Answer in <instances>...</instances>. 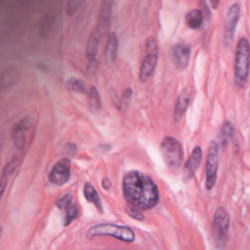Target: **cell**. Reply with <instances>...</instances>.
I'll return each instance as SVG.
<instances>
[{"mask_svg":"<svg viewBox=\"0 0 250 250\" xmlns=\"http://www.w3.org/2000/svg\"><path fill=\"white\" fill-rule=\"evenodd\" d=\"M123 193L127 202L140 210L154 207L159 198L156 185L140 171H130L124 175Z\"/></svg>","mask_w":250,"mask_h":250,"instance_id":"cell-1","label":"cell"},{"mask_svg":"<svg viewBox=\"0 0 250 250\" xmlns=\"http://www.w3.org/2000/svg\"><path fill=\"white\" fill-rule=\"evenodd\" d=\"M250 72V42L241 37L236 45L234 60V84L238 89L244 88Z\"/></svg>","mask_w":250,"mask_h":250,"instance_id":"cell-2","label":"cell"},{"mask_svg":"<svg viewBox=\"0 0 250 250\" xmlns=\"http://www.w3.org/2000/svg\"><path fill=\"white\" fill-rule=\"evenodd\" d=\"M229 231V216L227 210L220 206L214 214L212 223V237L217 248H224L228 241Z\"/></svg>","mask_w":250,"mask_h":250,"instance_id":"cell-3","label":"cell"},{"mask_svg":"<svg viewBox=\"0 0 250 250\" xmlns=\"http://www.w3.org/2000/svg\"><path fill=\"white\" fill-rule=\"evenodd\" d=\"M97 235H110L125 242H133L135 239V233L132 229L112 224L96 225L92 227L87 232L88 237H93Z\"/></svg>","mask_w":250,"mask_h":250,"instance_id":"cell-4","label":"cell"},{"mask_svg":"<svg viewBox=\"0 0 250 250\" xmlns=\"http://www.w3.org/2000/svg\"><path fill=\"white\" fill-rule=\"evenodd\" d=\"M160 148L167 165L171 169L179 168L184 156L180 142L173 137L167 136L162 140Z\"/></svg>","mask_w":250,"mask_h":250,"instance_id":"cell-5","label":"cell"},{"mask_svg":"<svg viewBox=\"0 0 250 250\" xmlns=\"http://www.w3.org/2000/svg\"><path fill=\"white\" fill-rule=\"evenodd\" d=\"M219 167V145L213 141L211 142L206 160V188L211 190L217 180V172Z\"/></svg>","mask_w":250,"mask_h":250,"instance_id":"cell-6","label":"cell"},{"mask_svg":"<svg viewBox=\"0 0 250 250\" xmlns=\"http://www.w3.org/2000/svg\"><path fill=\"white\" fill-rule=\"evenodd\" d=\"M240 17V6L238 3H233L228 10L225 25H224V44L229 47L234 37L235 29Z\"/></svg>","mask_w":250,"mask_h":250,"instance_id":"cell-7","label":"cell"},{"mask_svg":"<svg viewBox=\"0 0 250 250\" xmlns=\"http://www.w3.org/2000/svg\"><path fill=\"white\" fill-rule=\"evenodd\" d=\"M70 177V161L67 158L59 160L52 168L49 174V181L52 184L62 186L65 184Z\"/></svg>","mask_w":250,"mask_h":250,"instance_id":"cell-8","label":"cell"},{"mask_svg":"<svg viewBox=\"0 0 250 250\" xmlns=\"http://www.w3.org/2000/svg\"><path fill=\"white\" fill-rule=\"evenodd\" d=\"M171 58L175 66L180 70H184L188 65L190 58V47L182 43L175 44L171 48Z\"/></svg>","mask_w":250,"mask_h":250,"instance_id":"cell-9","label":"cell"},{"mask_svg":"<svg viewBox=\"0 0 250 250\" xmlns=\"http://www.w3.org/2000/svg\"><path fill=\"white\" fill-rule=\"evenodd\" d=\"M112 5H113V0H103L102 2L100 13H99V19H98V27H97L101 36H104L109 30L111 14H112Z\"/></svg>","mask_w":250,"mask_h":250,"instance_id":"cell-10","label":"cell"},{"mask_svg":"<svg viewBox=\"0 0 250 250\" xmlns=\"http://www.w3.org/2000/svg\"><path fill=\"white\" fill-rule=\"evenodd\" d=\"M57 206L59 209L64 211V225H69L73 220H75L78 216V211L76 205L73 203L72 194L66 193L62 196L57 201Z\"/></svg>","mask_w":250,"mask_h":250,"instance_id":"cell-11","label":"cell"},{"mask_svg":"<svg viewBox=\"0 0 250 250\" xmlns=\"http://www.w3.org/2000/svg\"><path fill=\"white\" fill-rule=\"evenodd\" d=\"M32 126V118L26 116L22 118L17 125L13 133V142L15 146L19 150H22L24 147V140H25V133L31 129Z\"/></svg>","mask_w":250,"mask_h":250,"instance_id":"cell-12","label":"cell"},{"mask_svg":"<svg viewBox=\"0 0 250 250\" xmlns=\"http://www.w3.org/2000/svg\"><path fill=\"white\" fill-rule=\"evenodd\" d=\"M201 158H202L201 148L199 146L194 147L188 162L185 165V169H184L185 181H188L194 176V174L201 162Z\"/></svg>","mask_w":250,"mask_h":250,"instance_id":"cell-13","label":"cell"},{"mask_svg":"<svg viewBox=\"0 0 250 250\" xmlns=\"http://www.w3.org/2000/svg\"><path fill=\"white\" fill-rule=\"evenodd\" d=\"M158 54L146 53L140 68V81L146 82L153 72L157 63Z\"/></svg>","mask_w":250,"mask_h":250,"instance_id":"cell-14","label":"cell"},{"mask_svg":"<svg viewBox=\"0 0 250 250\" xmlns=\"http://www.w3.org/2000/svg\"><path fill=\"white\" fill-rule=\"evenodd\" d=\"M190 102V90L188 87H186L178 97L175 110H174V119L175 121H180L186 112Z\"/></svg>","mask_w":250,"mask_h":250,"instance_id":"cell-15","label":"cell"},{"mask_svg":"<svg viewBox=\"0 0 250 250\" xmlns=\"http://www.w3.org/2000/svg\"><path fill=\"white\" fill-rule=\"evenodd\" d=\"M100 38H101V34L99 33L98 29L93 30L89 36L87 46H86V52H85L88 62H96V57L98 53Z\"/></svg>","mask_w":250,"mask_h":250,"instance_id":"cell-16","label":"cell"},{"mask_svg":"<svg viewBox=\"0 0 250 250\" xmlns=\"http://www.w3.org/2000/svg\"><path fill=\"white\" fill-rule=\"evenodd\" d=\"M118 51V39L114 32H110L104 47V59L107 63H113L116 60Z\"/></svg>","mask_w":250,"mask_h":250,"instance_id":"cell-17","label":"cell"},{"mask_svg":"<svg viewBox=\"0 0 250 250\" xmlns=\"http://www.w3.org/2000/svg\"><path fill=\"white\" fill-rule=\"evenodd\" d=\"M187 25L191 29H197L202 25L204 14L201 9H192L186 14L185 17Z\"/></svg>","mask_w":250,"mask_h":250,"instance_id":"cell-18","label":"cell"},{"mask_svg":"<svg viewBox=\"0 0 250 250\" xmlns=\"http://www.w3.org/2000/svg\"><path fill=\"white\" fill-rule=\"evenodd\" d=\"M21 156L17 155V156H14L10 161L9 163L4 167L3 171H2V176H1V192L3 193L4 191V188H5V186H6V182H7V177L9 175H11L15 170L16 168L18 167L20 161H21Z\"/></svg>","mask_w":250,"mask_h":250,"instance_id":"cell-19","label":"cell"},{"mask_svg":"<svg viewBox=\"0 0 250 250\" xmlns=\"http://www.w3.org/2000/svg\"><path fill=\"white\" fill-rule=\"evenodd\" d=\"M84 195H85L86 199L90 203H93L100 211L103 210V206H102L100 196H99L97 190L94 188V187L90 183H86L84 185Z\"/></svg>","mask_w":250,"mask_h":250,"instance_id":"cell-20","label":"cell"},{"mask_svg":"<svg viewBox=\"0 0 250 250\" xmlns=\"http://www.w3.org/2000/svg\"><path fill=\"white\" fill-rule=\"evenodd\" d=\"M234 135V129L231 123L225 122L221 128V132L219 134V144L222 146H226L232 139Z\"/></svg>","mask_w":250,"mask_h":250,"instance_id":"cell-21","label":"cell"},{"mask_svg":"<svg viewBox=\"0 0 250 250\" xmlns=\"http://www.w3.org/2000/svg\"><path fill=\"white\" fill-rule=\"evenodd\" d=\"M65 87L68 91H71V92L82 93V94L86 93V85L84 81L75 77L69 78L65 83Z\"/></svg>","mask_w":250,"mask_h":250,"instance_id":"cell-22","label":"cell"},{"mask_svg":"<svg viewBox=\"0 0 250 250\" xmlns=\"http://www.w3.org/2000/svg\"><path fill=\"white\" fill-rule=\"evenodd\" d=\"M88 102H89V106L92 110H98L101 107V98L99 95V92L96 87L92 86L90 89L89 97H88Z\"/></svg>","mask_w":250,"mask_h":250,"instance_id":"cell-23","label":"cell"},{"mask_svg":"<svg viewBox=\"0 0 250 250\" xmlns=\"http://www.w3.org/2000/svg\"><path fill=\"white\" fill-rule=\"evenodd\" d=\"M146 53L150 54H158V45L156 42V39L152 36L147 37L146 40V47H145Z\"/></svg>","mask_w":250,"mask_h":250,"instance_id":"cell-24","label":"cell"},{"mask_svg":"<svg viewBox=\"0 0 250 250\" xmlns=\"http://www.w3.org/2000/svg\"><path fill=\"white\" fill-rule=\"evenodd\" d=\"M82 2H83V0H67V2H66V14L68 16H73L77 12V10L79 9Z\"/></svg>","mask_w":250,"mask_h":250,"instance_id":"cell-25","label":"cell"},{"mask_svg":"<svg viewBox=\"0 0 250 250\" xmlns=\"http://www.w3.org/2000/svg\"><path fill=\"white\" fill-rule=\"evenodd\" d=\"M139 210L140 209H138L137 207L132 206V205L127 207V212L130 214V216H132V217H134L135 219H138V220H143L144 216H142V213Z\"/></svg>","mask_w":250,"mask_h":250,"instance_id":"cell-26","label":"cell"},{"mask_svg":"<svg viewBox=\"0 0 250 250\" xmlns=\"http://www.w3.org/2000/svg\"><path fill=\"white\" fill-rule=\"evenodd\" d=\"M220 1L221 0H210V3H211V6L213 9H217L219 4H220Z\"/></svg>","mask_w":250,"mask_h":250,"instance_id":"cell-27","label":"cell"}]
</instances>
